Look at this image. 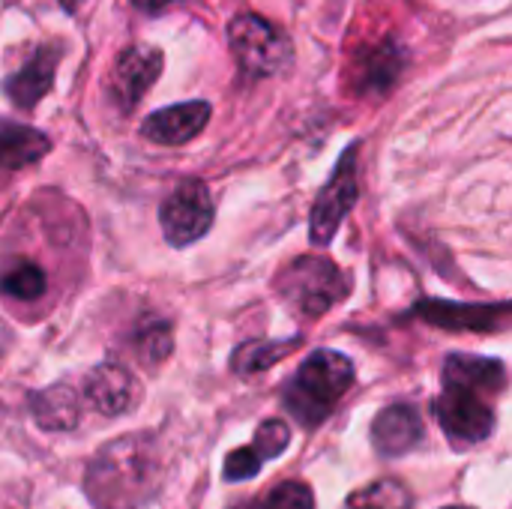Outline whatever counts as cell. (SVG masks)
<instances>
[{
  "label": "cell",
  "instance_id": "4316f807",
  "mask_svg": "<svg viewBox=\"0 0 512 509\" xmlns=\"http://www.w3.org/2000/svg\"><path fill=\"white\" fill-rule=\"evenodd\" d=\"M447 509H468V507H447Z\"/></svg>",
  "mask_w": 512,
  "mask_h": 509
},
{
  "label": "cell",
  "instance_id": "7402d4cb",
  "mask_svg": "<svg viewBox=\"0 0 512 509\" xmlns=\"http://www.w3.org/2000/svg\"><path fill=\"white\" fill-rule=\"evenodd\" d=\"M288 441H291V429H288L285 423H279V420H267V423L255 432L252 447H255V450H258V456L267 462V459L282 456V453H285V447H288Z\"/></svg>",
  "mask_w": 512,
  "mask_h": 509
},
{
  "label": "cell",
  "instance_id": "30bf717a",
  "mask_svg": "<svg viewBox=\"0 0 512 509\" xmlns=\"http://www.w3.org/2000/svg\"><path fill=\"white\" fill-rule=\"evenodd\" d=\"M135 396H138L135 378L123 366H114V363L96 366L84 381V399L105 417L126 414L135 405Z\"/></svg>",
  "mask_w": 512,
  "mask_h": 509
},
{
  "label": "cell",
  "instance_id": "603a6c76",
  "mask_svg": "<svg viewBox=\"0 0 512 509\" xmlns=\"http://www.w3.org/2000/svg\"><path fill=\"white\" fill-rule=\"evenodd\" d=\"M264 459L258 456L255 447H243V450H234L228 459H225V480L231 483H240V480H249L261 471Z\"/></svg>",
  "mask_w": 512,
  "mask_h": 509
},
{
  "label": "cell",
  "instance_id": "3957f363",
  "mask_svg": "<svg viewBox=\"0 0 512 509\" xmlns=\"http://www.w3.org/2000/svg\"><path fill=\"white\" fill-rule=\"evenodd\" d=\"M228 45L240 69L252 78H270L291 66V39L261 15H237L228 27Z\"/></svg>",
  "mask_w": 512,
  "mask_h": 509
},
{
  "label": "cell",
  "instance_id": "4fadbf2b",
  "mask_svg": "<svg viewBox=\"0 0 512 509\" xmlns=\"http://www.w3.org/2000/svg\"><path fill=\"white\" fill-rule=\"evenodd\" d=\"M60 54L54 48H39L18 72H12L3 84L6 96L18 108H33L54 84V69H57Z\"/></svg>",
  "mask_w": 512,
  "mask_h": 509
},
{
  "label": "cell",
  "instance_id": "5bb4252c",
  "mask_svg": "<svg viewBox=\"0 0 512 509\" xmlns=\"http://www.w3.org/2000/svg\"><path fill=\"white\" fill-rule=\"evenodd\" d=\"M444 384L447 387H462L471 393H501L507 384V369L498 360L489 357H465L453 354L444 366Z\"/></svg>",
  "mask_w": 512,
  "mask_h": 509
},
{
  "label": "cell",
  "instance_id": "7a4b0ae2",
  "mask_svg": "<svg viewBox=\"0 0 512 509\" xmlns=\"http://www.w3.org/2000/svg\"><path fill=\"white\" fill-rule=\"evenodd\" d=\"M354 384V366L339 351H315L285 393V405L303 426L321 423Z\"/></svg>",
  "mask_w": 512,
  "mask_h": 509
},
{
  "label": "cell",
  "instance_id": "d4e9b609",
  "mask_svg": "<svg viewBox=\"0 0 512 509\" xmlns=\"http://www.w3.org/2000/svg\"><path fill=\"white\" fill-rule=\"evenodd\" d=\"M138 9H144V12H159V9H165V6H171V3H177V0H132Z\"/></svg>",
  "mask_w": 512,
  "mask_h": 509
},
{
  "label": "cell",
  "instance_id": "8992f818",
  "mask_svg": "<svg viewBox=\"0 0 512 509\" xmlns=\"http://www.w3.org/2000/svg\"><path fill=\"white\" fill-rule=\"evenodd\" d=\"M360 186H357V150L351 147L333 177L327 180V186L321 189L315 207H312V219H309V237L315 246H327L333 240V234L339 231L342 219L351 213V207L357 204Z\"/></svg>",
  "mask_w": 512,
  "mask_h": 509
},
{
  "label": "cell",
  "instance_id": "277c9868",
  "mask_svg": "<svg viewBox=\"0 0 512 509\" xmlns=\"http://www.w3.org/2000/svg\"><path fill=\"white\" fill-rule=\"evenodd\" d=\"M282 294L306 315H324L345 297V279L327 258H297L282 276Z\"/></svg>",
  "mask_w": 512,
  "mask_h": 509
},
{
  "label": "cell",
  "instance_id": "52a82bcc",
  "mask_svg": "<svg viewBox=\"0 0 512 509\" xmlns=\"http://www.w3.org/2000/svg\"><path fill=\"white\" fill-rule=\"evenodd\" d=\"M435 411H438V420H441L444 432L456 444H480L495 429V414L483 402V396L471 393V390H462V387H447L441 393Z\"/></svg>",
  "mask_w": 512,
  "mask_h": 509
},
{
  "label": "cell",
  "instance_id": "44dd1931",
  "mask_svg": "<svg viewBox=\"0 0 512 509\" xmlns=\"http://www.w3.org/2000/svg\"><path fill=\"white\" fill-rule=\"evenodd\" d=\"M264 509H315V495L306 483L288 480V483H279L267 495Z\"/></svg>",
  "mask_w": 512,
  "mask_h": 509
},
{
  "label": "cell",
  "instance_id": "9c48e42d",
  "mask_svg": "<svg viewBox=\"0 0 512 509\" xmlns=\"http://www.w3.org/2000/svg\"><path fill=\"white\" fill-rule=\"evenodd\" d=\"M207 120H210L207 102H180V105H171V108L150 114L141 126V135L147 141L174 147V144L192 141L207 126Z\"/></svg>",
  "mask_w": 512,
  "mask_h": 509
},
{
  "label": "cell",
  "instance_id": "9a60e30c",
  "mask_svg": "<svg viewBox=\"0 0 512 509\" xmlns=\"http://www.w3.org/2000/svg\"><path fill=\"white\" fill-rule=\"evenodd\" d=\"M33 417L48 432H69L78 426L81 399L69 384H54L33 396Z\"/></svg>",
  "mask_w": 512,
  "mask_h": 509
},
{
  "label": "cell",
  "instance_id": "ac0fdd59",
  "mask_svg": "<svg viewBox=\"0 0 512 509\" xmlns=\"http://www.w3.org/2000/svg\"><path fill=\"white\" fill-rule=\"evenodd\" d=\"M300 345V339H288V342H249L234 354V369L240 375H255L270 369L276 360L288 357L294 348Z\"/></svg>",
  "mask_w": 512,
  "mask_h": 509
},
{
  "label": "cell",
  "instance_id": "5b68a950",
  "mask_svg": "<svg viewBox=\"0 0 512 509\" xmlns=\"http://www.w3.org/2000/svg\"><path fill=\"white\" fill-rule=\"evenodd\" d=\"M162 234L171 246H189L201 240L213 225V198L201 180H183L159 210Z\"/></svg>",
  "mask_w": 512,
  "mask_h": 509
},
{
  "label": "cell",
  "instance_id": "e0dca14e",
  "mask_svg": "<svg viewBox=\"0 0 512 509\" xmlns=\"http://www.w3.org/2000/svg\"><path fill=\"white\" fill-rule=\"evenodd\" d=\"M0 291L21 303L39 300L45 294V273L33 261H12L0 273Z\"/></svg>",
  "mask_w": 512,
  "mask_h": 509
},
{
  "label": "cell",
  "instance_id": "d6986e66",
  "mask_svg": "<svg viewBox=\"0 0 512 509\" xmlns=\"http://www.w3.org/2000/svg\"><path fill=\"white\" fill-rule=\"evenodd\" d=\"M351 509H411V495L402 483L396 480H381V483H372L369 489L357 492L351 501Z\"/></svg>",
  "mask_w": 512,
  "mask_h": 509
},
{
  "label": "cell",
  "instance_id": "ffe728a7",
  "mask_svg": "<svg viewBox=\"0 0 512 509\" xmlns=\"http://www.w3.org/2000/svg\"><path fill=\"white\" fill-rule=\"evenodd\" d=\"M396 45L393 42H384V45H375L369 48L366 60H363V69H360V78L372 87L375 78H381V84H390L393 75H396Z\"/></svg>",
  "mask_w": 512,
  "mask_h": 509
},
{
  "label": "cell",
  "instance_id": "ba28073f",
  "mask_svg": "<svg viewBox=\"0 0 512 509\" xmlns=\"http://www.w3.org/2000/svg\"><path fill=\"white\" fill-rule=\"evenodd\" d=\"M162 72V54L150 45H132L126 48L111 72V93L114 102L123 111H132L138 105V99L153 87V81Z\"/></svg>",
  "mask_w": 512,
  "mask_h": 509
},
{
  "label": "cell",
  "instance_id": "484cf974",
  "mask_svg": "<svg viewBox=\"0 0 512 509\" xmlns=\"http://www.w3.org/2000/svg\"><path fill=\"white\" fill-rule=\"evenodd\" d=\"M60 3H63V6H66V9H75V6H78V3H81V0H60Z\"/></svg>",
  "mask_w": 512,
  "mask_h": 509
},
{
  "label": "cell",
  "instance_id": "7c38bea8",
  "mask_svg": "<svg viewBox=\"0 0 512 509\" xmlns=\"http://www.w3.org/2000/svg\"><path fill=\"white\" fill-rule=\"evenodd\" d=\"M423 438L420 414L411 405H390L372 423V441L381 456H405Z\"/></svg>",
  "mask_w": 512,
  "mask_h": 509
},
{
  "label": "cell",
  "instance_id": "cb8c5ba5",
  "mask_svg": "<svg viewBox=\"0 0 512 509\" xmlns=\"http://www.w3.org/2000/svg\"><path fill=\"white\" fill-rule=\"evenodd\" d=\"M144 351L150 360H162L171 351V339H168V327H156L144 336Z\"/></svg>",
  "mask_w": 512,
  "mask_h": 509
},
{
  "label": "cell",
  "instance_id": "2e32d148",
  "mask_svg": "<svg viewBox=\"0 0 512 509\" xmlns=\"http://www.w3.org/2000/svg\"><path fill=\"white\" fill-rule=\"evenodd\" d=\"M48 153V138L30 126L0 120V168L18 171Z\"/></svg>",
  "mask_w": 512,
  "mask_h": 509
},
{
  "label": "cell",
  "instance_id": "6da1fadb",
  "mask_svg": "<svg viewBox=\"0 0 512 509\" xmlns=\"http://www.w3.org/2000/svg\"><path fill=\"white\" fill-rule=\"evenodd\" d=\"M153 465L141 438L108 444L87 474V495L96 509H135L144 498Z\"/></svg>",
  "mask_w": 512,
  "mask_h": 509
},
{
  "label": "cell",
  "instance_id": "8fae6325",
  "mask_svg": "<svg viewBox=\"0 0 512 509\" xmlns=\"http://www.w3.org/2000/svg\"><path fill=\"white\" fill-rule=\"evenodd\" d=\"M512 306H459L444 300H426L417 306V315L429 324L447 330H495L510 321Z\"/></svg>",
  "mask_w": 512,
  "mask_h": 509
}]
</instances>
